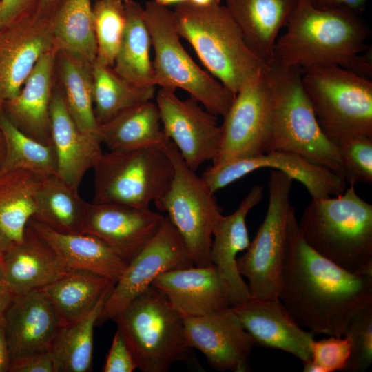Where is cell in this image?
Wrapping results in <instances>:
<instances>
[{
	"label": "cell",
	"instance_id": "816d5d0a",
	"mask_svg": "<svg viewBox=\"0 0 372 372\" xmlns=\"http://www.w3.org/2000/svg\"><path fill=\"white\" fill-rule=\"evenodd\" d=\"M190 3L198 6H207L213 3H215L214 0H189Z\"/></svg>",
	"mask_w": 372,
	"mask_h": 372
},
{
	"label": "cell",
	"instance_id": "5bb4252c",
	"mask_svg": "<svg viewBox=\"0 0 372 372\" xmlns=\"http://www.w3.org/2000/svg\"><path fill=\"white\" fill-rule=\"evenodd\" d=\"M163 130L187 165L197 169L216 160L222 131L217 116L192 98L180 99L176 91L161 87L155 96Z\"/></svg>",
	"mask_w": 372,
	"mask_h": 372
},
{
	"label": "cell",
	"instance_id": "8fae6325",
	"mask_svg": "<svg viewBox=\"0 0 372 372\" xmlns=\"http://www.w3.org/2000/svg\"><path fill=\"white\" fill-rule=\"evenodd\" d=\"M293 181L278 170L270 172L265 218L245 253L236 259L239 273L249 281L252 298H278L287 228L293 208L289 201Z\"/></svg>",
	"mask_w": 372,
	"mask_h": 372
},
{
	"label": "cell",
	"instance_id": "ee69618b",
	"mask_svg": "<svg viewBox=\"0 0 372 372\" xmlns=\"http://www.w3.org/2000/svg\"><path fill=\"white\" fill-rule=\"evenodd\" d=\"M9 372H56L52 354L50 350L14 360Z\"/></svg>",
	"mask_w": 372,
	"mask_h": 372
},
{
	"label": "cell",
	"instance_id": "f546056e",
	"mask_svg": "<svg viewBox=\"0 0 372 372\" xmlns=\"http://www.w3.org/2000/svg\"><path fill=\"white\" fill-rule=\"evenodd\" d=\"M53 49L88 65L96 59L92 0H64L50 19Z\"/></svg>",
	"mask_w": 372,
	"mask_h": 372
},
{
	"label": "cell",
	"instance_id": "7bdbcfd3",
	"mask_svg": "<svg viewBox=\"0 0 372 372\" xmlns=\"http://www.w3.org/2000/svg\"><path fill=\"white\" fill-rule=\"evenodd\" d=\"M38 0H0V29L36 14Z\"/></svg>",
	"mask_w": 372,
	"mask_h": 372
},
{
	"label": "cell",
	"instance_id": "d6a6232c",
	"mask_svg": "<svg viewBox=\"0 0 372 372\" xmlns=\"http://www.w3.org/2000/svg\"><path fill=\"white\" fill-rule=\"evenodd\" d=\"M40 177L24 169L0 173V228L14 242L23 241L34 216Z\"/></svg>",
	"mask_w": 372,
	"mask_h": 372
},
{
	"label": "cell",
	"instance_id": "ac0fdd59",
	"mask_svg": "<svg viewBox=\"0 0 372 372\" xmlns=\"http://www.w3.org/2000/svg\"><path fill=\"white\" fill-rule=\"evenodd\" d=\"M164 218L149 208L87 203L81 233L99 238L129 263L154 236Z\"/></svg>",
	"mask_w": 372,
	"mask_h": 372
},
{
	"label": "cell",
	"instance_id": "d6986e66",
	"mask_svg": "<svg viewBox=\"0 0 372 372\" xmlns=\"http://www.w3.org/2000/svg\"><path fill=\"white\" fill-rule=\"evenodd\" d=\"M4 317L12 362L50 351L64 324L42 289L16 296L5 311Z\"/></svg>",
	"mask_w": 372,
	"mask_h": 372
},
{
	"label": "cell",
	"instance_id": "484cf974",
	"mask_svg": "<svg viewBox=\"0 0 372 372\" xmlns=\"http://www.w3.org/2000/svg\"><path fill=\"white\" fill-rule=\"evenodd\" d=\"M28 225L70 269L90 271L116 282L128 262L99 238L85 233H61L31 218Z\"/></svg>",
	"mask_w": 372,
	"mask_h": 372
},
{
	"label": "cell",
	"instance_id": "9c48e42d",
	"mask_svg": "<svg viewBox=\"0 0 372 372\" xmlns=\"http://www.w3.org/2000/svg\"><path fill=\"white\" fill-rule=\"evenodd\" d=\"M162 148L172 162L174 176L166 192L154 204L167 213L194 265H211L212 237L223 209L202 178L185 163L173 142L169 140Z\"/></svg>",
	"mask_w": 372,
	"mask_h": 372
},
{
	"label": "cell",
	"instance_id": "3957f363",
	"mask_svg": "<svg viewBox=\"0 0 372 372\" xmlns=\"http://www.w3.org/2000/svg\"><path fill=\"white\" fill-rule=\"evenodd\" d=\"M298 227L322 256L349 272L372 276V205L357 194L355 185L338 196L312 198Z\"/></svg>",
	"mask_w": 372,
	"mask_h": 372
},
{
	"label": "cell",
	"instance_id": "74e56055",
	"mask_svg": "<svg viewBox=\"0 0 372 372\" xmlns=\"http://www.w3.org/2000/svg\"><path fill=\"white\" fill-rule=\"evenodd\" d=\"M92 12L97 46L95 61L112 67L125 24L123 0H96Z\"/></svg>",
	"mask_w": 372,
	"mask_h": 372
},
{
	"label": "cell",
	"instance_id": "f6af8a7d",
	"mask_svg": "<svg viewBox=\"0 0 372 372\" xmlns=\"http://www.w3.org/2000/svg\"><path fill=\"white\" fill-rule=\"evenodd\" d=\"M313 4L323 9L347 8L357 13L362 11L369 0H311Z\"/></svg>",
	"mask_w": 372,
	"mask_h": 372
},
{
	"label": "cell",
	"instance_id": "52a82bcc",
	"mask_svg": "<svg viewBox=\"0 0 372 372\" xmlns=\"http://www.w3.org/2000/svg\"><path fill=\"white\" fill-rule=\"evenodd\" d=\"M113 320L141 371L167 372L176 362L186 361L191 348L183 318L153 287L136 297Z\"/></svg>",
	"mask_w": 372,
	"mask_h": 372
},
{
	"label": "cell",
	"instance_id": "6da1fadb",
	"mask_svg": "<svg viewBox=\"0 0 372 372\" xmlns=\"http://www.w3.org/2000/svg\"><path fill=\"white\" fill-rule=\"evenodd\" d=\"M278 298L314 335L344 336L352 320L372 305V276L349 272L311 249L291 209Z\"/></svg>",
	"mask_w": 372,
	"mask_h": 372
},
{
	"label": "cell",
	"instance_id": "8d00e7d4",
	"mask_svg": "<svg viewBox=\"0 0 372 372\" xmlns=\"http://www.w3.org/2000/svg\"><path fill=\"white\" fill-rule=\"evenodd\" d=\"M0 132L5 146L0 173L24 169L39 176L56 175V156L52 145L42 143L21 132L3 108L0 109Z\"/></svg>",
	"mask_w": 372,
	"mask_h": 372
},
{
	"label": "cell",
	"instance_id": "30bf717a",
	"mask_svg": "<svg viewBox=\"0 0 372 372\" xmlns=\"http://www.w3.org/2000/svg\"><path fill=\"white\" fill-rule=\"evenodd\" d=\"M94 203L149 209L167 189L172 162L163 148L109 150L94 167Z\"/></svg>",
	"mask_w": 372,
	"mask_h": 372
},
{
	"label": "cell",
	"instance_id": "ba28073f",
	"mask_svg": "<svg viewBox=\"0 0 372 372\" xmlns=\"http://www.w3.org/2000/svg\"><path fill=\"white\" fill-rule=\"evenodd\" d=\"M144 17L154 50L156 85L175 91L182 89L209 112L223 116L235 94L202 69L185 50L174 26L173 11L148 1Z\"/></svg>",
	"mask_w": 372,
	"mask_h": 372
},
{
	"label": "cell",
	"instance_id": "44dd1931",
	"mask_svg": "<svg viewBox=\"0 0 372 372\" xmlns=\"http://www.w3.org/2000/svg\"><path fill=\"white\" fill-rule=\"evenodd\" d=\"M152 287L182 318L230 307L227 287L213 265L167 271L158 276Z\"/></svg>",
	"mask_w": 372,
	"mask_h": 372
},
{
	"label": "cell",
	"instance_id": "db71d44e",
	"mask_svg": "<svg viewBox=\"0 0 372 372\" xmlns=\"http://www.w3.org/2000/svg\"><path fill=\"white\" fill-rule=\"evenodd\" d=\"M216 3H221L223 0H214Z\"/></svg>",
	"mask_w": 372,
	"mask_h": 372
},
{
	"label": "cell",
	"instance_id": "4dcf8cb0",
	"mask_svg": "<svg viewBox=\"0 0 372 372\" xmlns=\"http://www.w3.org/2000/svg\"><path fill=\"white\" fill-rule=\"evenodd\" d=\"M115 283L105 276L90 271L71 269L41 289L66 324L90 313Z\"/></svg>",
	"mask_w": 372,
	"mask_h": 372
},
{
	"label": "cell",
	"instance_id": "60d3db41",
	"mask_svg": "<svg viewBox=\"0 0 372 372\" xmlns=\"http://www.w3.org/2000/svg\"><path fill=\"white\" fill-rule=\"evenodd\" d=\"M351 345L346 336L328 338L311 344V358L302 363L304 372L343 371L350 356Z\"/></svg>",
	"mask_w": 372,
	"mask_h": 372
},
{
	"label": "cell",
	"instance_id": "681fc988",
	"mask_svg": "<svg viewBox=\"0 0 372 372\" xmlns=\"http://www.w3.org/2000/svg\"><path fill=\"white\" fill-rule=\"evenodd\" d=\"M12 241L0 228V258L4 254L12 244Z\"/></svg>",
	"mask_w": 372,
	"mask_h": 372
},
{
	"label": "cell",
	"instance_id": "836d02e7",
	"mask_svg": "<svg viewBox=\"0 0 372 372\" xmlns=\"http://www.w3.org/2000/svg\"><path fill=\"white\" fill-rule=\"evenodd\" d=\"M92 65L58 52L56 76L67 110L76 125L85 132L98 135L99 124L94 110Z\"/></svg>",
	"mask_w": 372,
	"mask_h": 372
},
{
	"label": "cell",
	"instance_id": "cb8c5ba5",
	"mask_svg": "<svg viewBox=\"0 0 372 372\" xmlns=\"http://www.w3.org/2000/svg\"><path fill=\"white\" fill-rule=\"evenodd\" d=\"M57 52L51 50L37 61L19 93L6 101L3 110L21 132L52 145L50 103L56 80Z\"/></svg>",
	"mask_w": 372,
	"mask_h": 372
},
{
	"label": "cell",
	"instance_id": "7dc6e473",
	"mask_svg": "<svg viewBox=\"0 0 372 372\" xmlns=\"http://www.w3.org/2000/svg\"><path fill=\"white\" fill-rule=\"evenodd\" d=\"M14 296L7 281L0 258V315L5 313Z\"/></svg>",
	"mask_w": 372,
	"mask_h": 372
},
{
	"label": "cell",
	"instance_id": "ffe728a7",
	"mask_svg": "<svg viewBox=\"0 0 372 372\" xmlns=\"http://www.w3.org/2000/svg\"><path fill=\"white\" fill-rule=\"evenodd\" d=\"M230 308L255 344L289 353L302 363L311 360L315 335L298 324L279 298H251Z\"/></svg>",
	"mask_w": 372,
	"mask_h": 372
},
{
	"label": "cell",
	"instance_id": "7c38bea8",
	"mask_svg": "<svg viewBox=\"0 0 372 372\" xmlns=\"http://www.w3.org/2000/svg\"><path fill=\"white\" fill-rule=\"evenodd\" d=\"M269 66L242 86L223 116L220 147L213 165L266 152L273 107Z\"/></svg>",
	"mask_w": 372,
	"mask_h": 372
},
{
	"label": "cell",
	"instance_id": "bcb514c9",
	"mask_svg": "<svg viewBox=\"0 0 372 372\" xmlns=\"http://www.w3.org/2000/svg\"><path fill=\"white\" fill-rule=\"evenodd\" d=\"M11 358L8 346L4 313L0 315V372H9Z\"/></svg>",
	"mask_w": 372,
	"mask_h": 372
},
{
	"label": "cell",
	"instance_id": "c3c4849f",
	"mask_svg": "<svg viewBox=\"0 0 372 372\" xmlns=\"http://www.w3.org/2000/svg\"><path fill=\"white\" fill-rule=\"evenodd\" d=\"M64 0H38L36 14L50 19Z\"/></svg>",
	"mask_w": 372,
	"mask_h": 372
},
{
	"label": "cell",
	"instance_id": "d4e9b609",
	"mask_svg": "<svg viewBox=\"0 0 372 372\" xmlns=\"http://www.w3.org/2000/svg\"><path fill=\"white\" fill-rule=\"evenodd\" d=\"M1 259L14 298L41 289L71 269L28 223L23 241L12 242Z\"/></svg>",
	"mask_w": 372,
	"mask_h": 372
},
{
	"label": "cell",
	"instance_id": "f35d334b",
	"mask_svg": "<svg viewBox=\"0 0 372 372\" xmlns=\"http://www.w3.org/2000/svg\"><path fill=\"white\" fill-rule=\"evenodd\" d=\"M344 336L349 340L351 351L343 371H366L372 362V305L352 320Z\"/></svg>",
	"mask_w": 372,
	"mask_h": 372
},
{
	"label": "cell",
	"instance_id": "e575fe53",
	"mask_svg": "<svg viewBox=\"0 0 372 372\" xmlns=\"http://www.w3.org/2000/svg\"><path fill=\"white\" fill-rule=\"evenodd\" d=\"M110 291L87 315L62 326L50 349L56 372L92 371L94 328Z\"/></svg>",
	"mask_w": 372,
	"mask_h": 372
},
{
	"label": "cell",
	"instance_id": "7a4b0ae2",
	"mask_svg": "<svg viewBox=\"0 0 372 372\" xmlns=\"http://www.w3.org/2000/svg\"><path fill=\"white\" fill-rule=\"evenodd\" d=\"M285 28L276 42L273 63L302 70L333 64L369 78L371 75V57L362 54L369 30L358 13L347 8H319L311 0H297Z\"/></svg>",
	"mask_w": 372,
	"mask_h": 372
},
{
	"label": "cell",
	"instance_id": "8992f818",
	"mask_svg": "<svg viewBox=\"0 0 372 372\" xmlns=\"http://www.w3.org/2000/svg\"><path fill=\"white\" fill-rule=\"evenodd\" d=\"M302 83L317 121L335 145L352 138H372V82L333 64L302 70Z\"/></svg>",
	"mask_w": 372,
	"mask_h": 372
},
{
	"label": "cell",
	"instance_id": "1f68e13d",
	"mask_svg": "<svg viewBox=\"0 0 372 372\" xmlns=\"http://www.w3.org/2000/svg\"><path fill=\"white\" fill-rule=\"evenodd\" d=\"M87 202L57 175L41 176L32 218L61 233H81Z\"/></svg>",
	"mask_w": 372,
	"mask_h": 372
},
{
	"label": "cell",
	"instance_id": "f907efd6",
	"mask_svg": "<svg viewBox=\"0 0 372 372\" xmlns=\"http://www.w3.org/2000/svg\"><path fill=\"white\" fill-rule=\"evenodd\" d=\"M155 3H156L158 5L163 6H168L170 5H178L186 1H189V0H153Z\"/></svg>",
	"mask_w": 372,
	"mask_h": 372
},
{
	"label": "cell",
	"instance_id": "7402d4cb",
	"mask_svg": "<svg viewBox=\"0 0 372 372\" xmlns=\"http://www.w3.org/2000/svg\"><path fill=\"white\" fill-rule=\"evenodd\" d=\"M50 134L56 156V175L79 189L85 174L101 158L102 143L98 135L85 132L76 125L57 83L50 103Z\"/></svg>",
	"mask_w": 372,
	"mask_h": 372
},
{
	"label": "cell",
	"instance_id": "e0dca14e",
	"mask_svg": "<svg viewBox=\"0 0 372 372\" xmlns=\"http://www.w3.org/2000/svg\"><path fill=\"white\" fill-rule=\"evenodd\" d=\"M52 49L48 18L35 14L0 29V109L19 93L39 59Z\"/></svg>",
	"mask_w": 372,
	"mask_h": 372
},
{
	"label": "cell",
	"instance_id": "ab89813d",
	"mask_svg": "<svg viewBox=\"0 0 372 372\" xmlns=\"http://www.w3.org/2000/svg\"><path fill=\"white\" fill-rule=\"evenodd\" d=\"M349 185L372 183V138L355 137L337 145Z\"/></svg>",
	"mask_w": 372,
	"mask_h": 372
},
{
	"label": "cell",
	"instance_id": "4fadbf2b",
	"mask_svg": "<svg viewBox=\"0 0 372 372\" xmlns=\"http://www.w3.org/2000/svg\"><path fill=\"white\" fill-rule=\"evenodd\" d=\"M194 265L180 234L167 216L150 240L128 263L110 292L97 320H113L163 273Z\"/></svg>",
	"mask_w": 372,
	"mask_h": 372
},
{
	"label": "cell",
	"instance_id": "9a60e30c",
	"mask_svg": "<svg viewBox=\"0 0 372 372\" xmlns=\"http://www.w3.org/2000/svg\"><path fill=\"white\" fill-rule=\"evenodd\" d=\"M262 168L278 170L299 181L312 198L338 196L345 191L347 182L344 176L299 155L281 151H268L220 165H211L200 177L210 192L215 194L218 190Z\"/></svg>",
	"mask_w": 372,
	"mask_h": 372
},
{
	"label": "cell",
	"instance_id": "d590c367",
	"mask_svg": "<svg viewBox=\"0 0 372 372\" xmlns=\"http://www.w3.org/2000/svg\"><path fill=\"white\" fill-rule=\"evenodd\" d=\"M94 110L99 124L141 103L152 101L156 86H141L118 75L112 67L95 61L91 68Z\"/></svg>",
	"mask_w": 372,
	"mask_h": 372
},
{
	"label": "cell",
	"instance_id": "603a6c76",
	"mask_svg": "<svg viewBox=\"0 0 372 372\" xmlns=\"http://www.w3.org/2000/svg\"><path fill=\"white\" fill-rule=\"evenodd\" d=\"M263 195V187L254 185L236 211L221 216L213 234L210 260L227 287L230 307L251 298L247 284L238 272L236 259L238 254L250 244L247 216L261 202Z\"/></svg>",
	"mask_w": 372,
	"mask_h": 372
},
{
	"label": "cell",
	"instance_id": "f5cc1de1",
	"mask_svg": "<svg viewBox=\"0 0 372 372\" xmlns=\"http://www.w3.org/2000/svg\"><path fill=\"white\" fill-rule=\"evenodd\" d=\"M5 146L3 136L0 132V161L4 154Z\"/></svg>",
	"mask_w": 372,
	"mask_h": 372
},
{
	"label": "cell",
	"instance_id": "2e32d148",
	"mask_svg": "<svg viewBox=\"0 0 372 372\" xmlns=\"http://www.w3.org/2000/svg\"><path fill=\"white\" fill-rule=\"evenodd\" d=\"M183 322L187 345L203 353L212 368L249 371V358L256 344L230 307L183 318Z\"/></svg>",
	"mask_w": 372,
	"mask_h": 372
},
{
	"label": "cell",
	"instance_id": "5b68a950",
	"mask_svg": "<svg viewBox=\"0 0 372 372\" xmlns=\"http://www.w3.org/2000/svg\"><path fill=\"white\" fill-rule=\"evenodd\" d=\"M268 72L273 107L266 152L295 154L344 176L338 147L322 131L303 88L302 70L273 62Z\"/></svg>",
	"mask_w": 372,
	"mask_h": 372
},
{
	"label": "cell",
	"instance_id": "83f0119b",
	"mask_svg": "<svg viewBox=\"0 0 372 372\" xmlns=\"http://www.w3.org/2000/svg\"><path fill=\"white\" fill-rule=\"evenodd\" d=\"M98 136L109 150L162 148L169 140L152 101L132 106L99 124Z\"/></svg>",
	"mask_w": 372,
	"mask_h": 372
},
{
	"label": "cell",
	"instance_id": "f1b7e54d",
	"mask_svg": "<svg viewBox=\"0 0 372 372\" xmlns=\"http://www.w3.org/2000/svg\"><path fill=\"white\" fill-rule=\"evenodd\" d=\"M125 24L112 66L121 76L141 86H156L150 57L152 39L144 8L135 0H123Z\"/></svg>",
	"mask_w": 372,
	"mask_h": 372
},
{
	"label": "cell",
	"instance_id": "277c9868",
	"mask_svg": "<svg viewBox=\"0 0 372 372\" xmlns=\"http://www.w3.org/2000/svg\"><path fill=\"white\" fill-rule=\"evenodd\" d=\"M174 23L180 37L193 48L207 71L235 95L242 86L267 68L248 45L225 6L176 5Z\"/></svg>",
	"mask_w": 372,
	"mask_h": 372
},
{
	"label": "cell",
	"instance_id": "4316f807",
	"mask_svg": "<svg viewBox=\"0 0 372 372\" xmlns=\"http://www.w3.org/2000/svg\"><path fill=\"white\" fill-rule=\"evenodd\" d=\"M251 48L267 64L297 0H223Z\"/></svg>",
	"mask_w": 372,
	"mask_h": 372
},
{
	"label": "cell",
	"instance_id": "b9f144b4",
	"mask_svg": "<svg viewBox=\"0 0 372 372\" xmlns=\"http://www.w3.org/2000/svg\"><path fill=\"white\" fill-rule=\"evenodd\" d=\"M137 369L132 353L117 330L107 356L103 371L133 372Z\"/></svg>",
	"mask_w": 372,
	"mask_h": 372
}]
</instances>
